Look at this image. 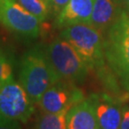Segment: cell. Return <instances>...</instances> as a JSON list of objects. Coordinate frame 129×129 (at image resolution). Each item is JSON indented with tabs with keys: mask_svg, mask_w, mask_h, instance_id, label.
<instances>
[{
	"mask_svg": "<svg viewBox=\"0 0 129 129\" xmlns=\"http://www.w3.org/2000/svg\"><path fill=\"white\" fill-rule=\"evenodd\" d=\"M96 0H70L56 17V26L65 28L70 25L89 23Z\"/></svg>",
	"mask_w": 129,
	"mask_h": 129,
	"instance_id": "9",
	"label": "cell"
},
{
	"mask_svg": "<svg viewBox=\"0 0 129 129\" xmlns=\"http://www.w3.org/2000/svg\"><path fill=\"white\" fill-rule=\"evenodd\" d=\"M0 22L6 28L27 37H37L40 20L14 0H0Z\"/></svg>",
	"mask_w": 129,
	"mask_h": 129,
	"instance_id": "7",
	"label": "cell"
},
{
	"mask_svg": "<svg viewBox=\"0 0 129 129\" xmlns=\"http://www.w3.org/2000/svg\"><path fill=\"white\" fill-rule=\"evenodd\" d=\"M120 129H129V106L122 107V116Z\"/></svg>",
	"mask_w": 129,
	"mask_h": 129,
	"instance_id": "17",
	"label": "cell"
},
{
	"mask_svg": "<svg viewBox=\"0 0 129 129\" xmlns=\"http://www.w3.org/2000/svg\"><path fill=\"white\" fill-rule=\"evenodd\" d=\"M96 119L101 129H120L122 107L106 94H93L90 97Z\"/></svg>",
	"mask_w": 129,
	"mask_h": 129,
	"instance_id": "8",
	"label": "cell"
},
{
	"mask_svg": "<svg viewBox=\"0 0 129 129\" xmlns=\"http://www.w3.org/2000/svg\"><path fill=\"white\" fill-rule=\"evenodd\" d=\"M103 50L109 69L129 94V13L123 11L103 34Z\"/></svg>",
	"mask_w": 129,
	"mask_h": 129,
	"instance_id": "1",
	"label": "cell"
},
{
	"mask_svg": "<svg viewBox=\"0 0 129 129\" xmlns=\"http://www.w3.org/2000/svg\"><path fill=\"white\" fill-rule=\"evenodd\" d=\"M13 77V71L11 64L2 52L0 51V82L5 81Z\"/></svg>",
	"mask_w": 129,
	"mask_h": 129,
	"instance_id": "14",
	"label": "cell"
},
{
	"mask_svg": "<svg viewBox=\"0 0 129 129\" xmlns=\"http://www.w3.org/2000/svg\"><path fill=\"white\" fill-rule=\"evenodd\" d=\"M66 113H43L37 120L36 129H66Z\"/></svg>",
	"mask_w": 129,
	"mask_h": 129,
	"instance_id": "12",
	"label": "cell"
},
{
	"mask_svg": "<svg viewBox=\"0 0 129 129\" xmlns=\"http://www.w3.org/2000/svg\"><path fill=\"white\" fill-rule=\"evenodd\" d=\"M59 79L46 53L36 48L24 55L20 66L19 83L35 104H37L47 89Z\"/></svg>",
	"mask_w": 129,
	"mask_h": 129,
	"instance_id": "2",
	"label": "cell"
},
{
	"mask_svg": "<svg viewBox=\"0 0 129 129\" xmlns=\"http://www.w3.org/2000/svg\"><path fill=\"white\" fill-rule=\"evenodd\" d=\"M69 1L70 0H49L48 6L58 15V14L64 9L65 6L68 4Z\"/></svg>",
	"mask_w": 129,
	"mask_h": 129,
	"instance_id": "16",
	"label": "cell"
},
{
	"mask_svg": "<svg viewBox=\"0 0 129 129\" xmlns=\"http://www.w3.org/2000/svg\"><path fill=\"white\" fill-rule=\"evenodd\" d=\"M123 11L117 0H96L88 24L104 34L120 18Z\"/></svg>",
	"mask_w": 129,
	"mask_h": 129,
	"instance_id": "11",
	"label": "cell"
},
{
	"mask_svg": "<svg viewBox=\"0 0 129 129\" xmlns=\"http://www.w3.org/2000/svg\"><path fill=\"white\" fill-rule=\"evenodd\" d=\"M45 53L60 79L77 84L83 82L87 78L88 66L64 38L60 37L53 40Z\"/></svg>",
	"mask_w": 129,
	"mask_h": 129,
	"instance_id": "4",
	"label": "cell"
},
{
	"mask_svg": "<svg viewBox=\"0 0 129 129\" xmlns=\"http://www.w3.org/2000/svg\"><path fill=\"white\" fill-rule=\"evenodd\" d=\"M35 105L22 85L13 77L0 82L1 117L25 122L34 114Z\"/></svg>",
	"mask_w": 129,
	"mask_h": 129,
	"instance_id": "5",
	"label": "cell"
},
{
	"mask_svg": "<svg viewBox=\"0 0 129 129\" xmlns=\"http://www.w3.org/2000/svg\"><path fill=\"white\" fill-rule=\"evenodd\" d=\"M0 129H22L20 121L6 119L0 116Z\"/></svg>",
	"mask_w": 129,
	"mask_h": 129,
	"instance_id": "15",
	"label": "cell"
},
{
	"mask_svg": "<svg viewBox=\"0 0 129 129\" xmlns=\"http://www.w3.org/2000/svg\"><path fill=\"white\" fill-rule=\"evenodd\" d=\"M43 1H45L47 4H48V2H49V0H43Z\"/></svg>",
	"mask_w": 129,
	"mask_h": 129,
	"instance_id": "19",
	"label": "cell"
},
{
	"mask_svg": "<svg viewBox=\"0 0 129 129\" xmlns=\"http://www.w3.org/2000/svg\"><path fill=\"white\" fill-rule=\"evenodd\" d=\"M60 37L73 46L89 70L102 69L105 58L103 34L92 25L79 23L63 28Z\"/></svg>",
	"mask_w": 129,
	"mask_h": 129,
	"instance_id": "3",
	"label": "cell"
},
{
	"mask_svg": "<svg viewBox=\"0 0 129 129\" xmlns=\"http://www.w3.org/2000/svg\"><path fill=\"white\" fill-rule=\"evenodd\" d=\"M66 129H101L90 99H83L66 113Z\"/></svg>",
	"mask_w": 129,
	"mask_h": 129,
	"instance_id": "10",
	"label": "cell"
},
{
	"mask_svg": "<svg viewBox=\"0 0 129 129\" xmlns=\"http://www.w3.org/2000/svg\"><path fill=\"white\" fill-rule=\"evenodd\" d=\"M83 99L82 92L76 84L59 79L47 89L37 104L43 113L57 114L67 112L74 104Z\"/></svg>",
	"mask_w": 129,
	"mask_h": 129,
	"instance_id": "6",
	"label": "cell"
},
{
	"mask_svg": "<svg viewBox=\"0 0 129 129\" xmlns=\"http://www.w3.org/2000/svg\"><path fill=\"white\" fill-rule=\"evenodd\" d=\"M117 2L120 5V7L124 10L125 12L129 13V0H117Z\"/></svg>",
	"mask_w": 129,
	"mask_h": 129,
	"instance_id": "18",
	"label": "cell"
},
{
	"mask_svg": "<svg viewBox=\"0 0 129 129\" xmlns=\"http://www.w3.org/2000/svg\"><path fill=\"white\" fill-rule=\"evenodd\" d=\"M29 13L37 16L40 21H44L49 14V6L43 0H14Z\"/></svg>",
	"mask_w": 129,
	"mask_h": 129,
	"instance_id": "13",
	"label": "cell"
}]
</instances>
